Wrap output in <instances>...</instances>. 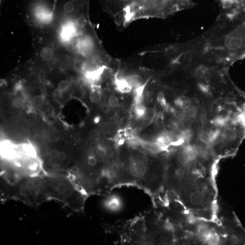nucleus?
<instances>
[{"mask_svg":"<svg viewBox=\"0 0 245 245\" xmlns=\"http://www.w3.org/2000/svg\"><path fill=\"white\" fill-rule=\"evenodd\" d=\"M59 152L56 150H52L50 153V156L52 159H56L58 158Z\"/></svg>","mask_w":245,"mask_h":245,"instance_id":"obj_33","label":"nucleus"},{"mask_svg":"<svg viewBox=\"0 0 245 245\" xmlns=\"http://www.w3.org/2000/svg\"><path fill=\"white\" fill-rule=\"evenodd\" d=\"M98 129L100 133L103 134H108L111 132V126L109 122H102L99 125Z\"/></svg>","mask_w":245,"mask_h":245,"instance_id":"obj_17","label":"nucleus"},{"mask_svg":"<svg viewBox=\"0 0 245 245\" xmlns=\"http://www.w3.org/2000/svg\"><path fill=\"white\" fill-rule=\"evenodd\" d=\"M106 156V153H105V150L101 148V147H98L97 149L96 152L95 157L97 160H102Z\"/></svg>","mask_w":245,"mask_h":245,"instance_id":"obj_24","label":"nucleus"},{"mask_svg":"<svg viewBox=\"0 0 245 245\" xmlns=\"http://www.w3.org/2000/svg\"><path fill=\"white\" fill-rule=\"evenodd\" d=\"M64 9L67 13H72L75 9V4L72 2H67L64 5Z\"/></svg>","mask_w":245,"mask_h":245,"instance_id":"obj_28","label":"nucleus"},{"mask_svg":"<svg viewBox=\"0 0 245 245\" xmlns=\"http://www.w3.org/2000/svg\"><path fill=\"white\" fill-rule=\"evenodd\" d=\"M195 152L193 150H188L184 149L181 151L177 155L178 162L183 165L188 164L192 161L194 158Z\"/></svg>","mask_w":245,"mask_h":245,"instance_id":"obj_4","label":"nucleus"},{"mask_svg":"<svg viewBox=\"0 0 245 245\" xmlns=\"http://www.w3.org/2000/svg\"><path fill=\"white\" fill-rule=\"evenodd\" d=\"M148 81L145 82L142 85L135 88L134 90L135 105L142 103L143 100V93Z\"/></svg>","mask_w":245,"mask_h":245,"instance_id":"obj_7","label":"nucleus"},{"mask_svg":"<svg viewBox=\"0 0 245 245\" xmlns=\"http://www.w3.org/2000/svg\"><path fill=\"white\" fill-rule=\"evenodd\" d=\"M156 116L155 110L151 107L146 108L143 118L147 120H151Z\"/></svg>","mask_w":245,"mask_h":245,"instance_id":"obj_14","label":"nucleus"},{"mask_svg":"<svg viewBox=\"0 0 245 245\" xmlns=\"http://www.w3.org/2000/svg\"><path fill=\"white\" fill-rule=\"evenodd\" d=\"M219 238L218 235L210 232L206 243L210 245H216L219 243Z\"/></svg>","mask_w":245,"mask_h":245,"instance_id":"obj_19","label":"nucleus"},{"mask_svg":"<svg viewBox=\"0 0 245 245\" xmlns=\"http://www.w3.org/2000/svg\"><path fill=\"white\" fill-rule=\"evenodd\" d=\"M80 171V169L77 166H74L72 167V172L74 173H78Z\"/></svg>","mask_w":245,"mask_h":245,"instance_id":"obj_39","label":"nucleus"},{"mask_svg":"<svg viewBox=\"0 0 245 245\" xmlns=\"http://www.w3.org/2000/svg\"><path fill=\"white\" fill-rule=\"evenodd\" d=\"M228 120V117L217 116L212 120V123L217 127H223L227 124Z\"/></svg>","mask_w":245,"mask_h":245,"instance_id":"obj_13","label":"nucleus"},{"mask_svg":"<svg viewBox=\"0 0 245 245\" xmlns=\"http://www.w3.org/2000/svg\"><path fill=\"white\" fill-rule=\"evenodd\" d=\"M102 109L103 112H108L109 111H110V107L108 105H103L102 107Z\"/></svg>","mask_w":245,"mask_h":245,"instance_id":"obj_41","label":"nucleus"},{"mask_svg":"<svg viewBox=\"0 0 245 245\" xmlns=\"http://www.w3.org/2000/svg\"><path fill=\"white\" fill-rule=\"evenodd\" d=\"M89 137L91 140L93 141L98 140L100 137V132L96 129L92 130L89 133Z\"/></svg>","mask_w":245,"mask_h":245,"instance_id":"obj_23","label":"nucleus"},{"mask_svg":"<svg viewBox=\"0 0 245 245\" xmlns=\"http://www.w3.org/2000/svg\"><path fill=\"white\" fill-rule=\"evenodd\" d=\"M77 22L78 25L80 27L84 28L86 26V24H87V20L84 15H81L78 18Z\"/></svg>","mask_w":245,"mask_h":245,"instance_id":"obj_29","label":"nucleus"},{"mask_svg":"<svg viewBox=\"0 0 245 245\" xmlns=\"http://www.w3.org/2000/svg\"><path fill=\"white\" fill-rule=\"evenodd\" d=\"M119 201L117 198H111L108 203V206L111 208L115 209L119 206Z\"/></svg>","mask_w":245,"mask_h":245,"instance_id":"obj_31","label":"nucleus"},{"mask_svg":"<svg viewBox=\"0 0 245 245\" xmlns=\"http://www.w3.org/2000/svg\"><path fill=\"white\" fill-rule=\"evenodd\" d=\"M18 136L22 140H27L31 136V133L27 129H21L18 133Z\"/></svg>","mask_w":245,"mask_h":245,"instance_id":"obj_22","label":"nucleus"},{"mask_svg":"<svg viewBox=\"0 0 245 245\" xmlns=\"http://www.w3.org/2000/svg\"><path fill=\"white\" fill-rule=\"evenodd\" d=\"M21 196L26 200H32L36 203L48 199L45 177H31L22 181L19 185Z\"/></svg>","mask_w":245,"mask_h":245,"instance_id":"obj_2","label":"nucleus"},{"mask_svg":"<svg viewBox=\"0 0 245 245\" xmlns=\"http://www.w3.org/2000/svg\"><path fill=\"white\" fill-rule=\"evenodd\" d=\"M165 146L160 142L157 141L156 142L152 143L149 147V150L151 153L158 154L160 153L164 150Z\"/></svg>","mask_w":245,"mask_h":245,"instance_id":"obj_11","label":"nucleus"},{"mask_svg":"<svg viewBox=\"0 0 245 245\" xmlns=\"http://www.w3.org/2000/svg\"><path fill=\"white\" fill-rule=\"evenodd\" d=\"M33 101L35 105L38 107L42 106L45 103L44 99L41 95H37L34 97Z\"/></svg>","mask_w":245,"mask_h":245,"instance_id":"obj_27","label":"nucleus"},{"mask_svg":"<svg viewBox=\"0 0 245 245\" xmlns=\"http://www.w3.org/2000/svg\"><path fill=\"white\" fill-rule=\"evenodd\" d=\"M199 138L201 142L208 145L211 144L215 140L212 133L209 132H204L201 133Z\"/></svg>","mask_w":245,"mask_h":245,"instance_id":"obj_10","label":"nucleus"},{"mask_svg":"<svg viewBox=\"0 0 245 245\" xmlns=\"http://www.w3.org/2000/svg\"><path fill=\"white\" fill-rule=\"evenodd\" d=\"M60 134L57 130H52L48 134V138L51 142H56L60 138Z\"/></svg>","mask_w":245,"mask_h":245,"instance_id":"obj_20","label":"nucleus"},{"mask_svg":"<svg viewBox=\"0 0 245 245\" xmlns=\"http://www.w3.org/2000/svg\"><path fill=\"white\" fill-rule=\"evenodd\" d=\"M205 199V195L203 192L196 190L190 194L189 201L192 205L197 206L204 203Z\"/></svg>","mask_w":245,"mask_h":245,"instance_id":"obj_6","label":"nucleus"},{"mask_svg":"<svg viewBox=\"0 0 245 245\" xmlns=\"http://www.w3.org/2000/svg\"><path fill=\"white\" fill-rule=\"evenodd\" d=\"M90 99L92 102L95 103L99 102L101 99V94L98 91H92L90 94Z\"/></svg>","mask_w":245,"mask_h":245,"instance_id":"obj_18","label":"nucleus"},{"mask_svg":"<svg viewBox=\"0 0 245 245\" xmlns=\"http://www.w3.org/2000/svg\"><path fill=\"white\" fill-rule=\"evenodd\" d=\"M85 66L86 64L82 60H77L74 64V68L75 71L80 73H81L84 71Z\"/></svg>","mask_w":245,"mask_h":245,"instance_id":"obj_21","label":"nucleus"},{"mask_svg":"<svg viewBox=\"0 0 245 245\" xmlns=\"http://www.w3.org/2000/svg\"><path fill=\"white\" fill-rule=\"evenodd\" d=\"M129 82L130 84L132 87L136 88L141 86L144 83L142 82V80L139 77L137 76H131L129 79Z\"/></svg>","mask_w":245,"mask_h":245,"instance_id":"obj_15","label":"nucleus"},{"mask_svg":"<svg viewBox=\"0 0 245 245\" xmlns=\"http://www.w3.org/2000/svg\"><path fill=\"white\" fill-rule=\"evenodd\" d=\"M69 84L68 82L66 80H62L58 84V89L62 91H64L68 89Z\"/></svg>","mask_w":245,"mask_h":245,"instance_id":"obj_32","label":"nucleus"},{"mask_svg":"<svg viewBox=\"0 0 245 245\" xmlns=\"http://www.w3.org/2000/svg\"><path fill=\"white\" fill-rule=\"evenodd\" d=\"M48 198L59 200L70 208H75L77 191L72 181L62 177H45Z\"/></svg>","mask_w":245,"mask_h":245,"instance_id":"obj_1","label":"nucleus"},{"mask_svg":"<svg viewBox=\"0 0 245 245\" xmlns=\"http://www.w3.org/2000/svg\"><path fill=\"white\" fill-rule=\"evenodd\" d=\"M115 84L118 91L122 93H129L132 89V86L128 80L117 78Z\"/></svg>","mask_w":245,"mask_h":245,"instance_id":"obj_5","label":"nucleus"},{"mask_svg":"<svg viewBox=\"0 0 245 245\" xmlns=\"http://www.w3.org/2000/svg\"><path fill=\"white\" fill-rule=\"evenodd\" d=\"M146 107L143 103L136 104L135 106V114L138 118H143Z\"/></svg>","mask_w":245,"mask_h":245,"instance_id":"obj_16","label":"nucleus"},{"mask_svg":"<svg viewBox=\"0 0 245 245\" xmlns=\"http://www.w3.org/2000/svg\"><path fill=\"white\" fill-rule=\"evenodd\" d=\"M62 92L59 89H57L54 92V95L56 97H60L62 95Z\"/></svg>","mask_w":245,"mask_h":245,"instance_id":"obj_40","label":"nucleus"},{"mask_svg":"<svg viewBox=\"0 0 245 245\" xmlns=\"http://www.w3.org/2000/svg\"><path fill=\"white\" fill-rule=\"evenodd\" d=\"M66 158V154L64 152H60L59 154L58 159L60 161H64L65 160Z\"/></svg>","mask_w":245,"mask_h":245,"instance_id":"obj_36","label":"nucleus"},{"mask_svg":"<svg viewBox=\"0 0 245 245\" xmlns=\"http://www.w3.org/2000/svg\"><path fill=\"white\" fill-rule=\"evenodd\" d=\"M191 101L189 98L186 96L179 97L175 101L176 105L180 109L184 110L186 107L191 104Z\"/></svg>","mask_w":245,"mask_h":245,"instance_id":"obj_8","label":"nucleus"},{"mask_svg":"<svg viewBox=\"0 0 245 245\" xmlns=\"http://www.w3.org/2000/svg\"><path fill=\"white\" fill-rule=\"evenodd\" d=\"M105 153H106V157L111 158L114 155V151L111 148H107V149H105Z\"/></svg>","mask_w":245,"mask_h":245,"instance_id":"obj_35","label":"nucleus"},{"mask_svg":"<svg viewBox=\"0 0 245 245\" xmlns=\"http://www.w3.org/2000/svg\"><path fill=\"white\" fill-rule=\"evenodd\" d=\"M23 149L26 154L29 155L31 156L32 157H35L36 156V153L34 148L29 144H25L23 146Z\"/></svg>","mask_w":245,"mask_h":245,"instance_id":"obj_25","label":"nucleus"},{"mask_svg":"<svg viewBox=\"0 0 245 245\" xmlns=\"http://www.w3.org/2000/svg\"><path fill=\"white\" fill-rule=\"evenodd\" d=\"M80 51H81V48H80V46L79 45H76L74 46L73 51H74L75 53H79L80 52Z\"/></svg>","mask_w":245,"mask_h":245,"instance_id":"obj_38","label":"nucleus"},{"mask_svg":"<svg viewBox=\"0 0 245 245\" xmlns=\"http://www.w3.org/2000/svg\"><path fill=\"white\" fill-rule=\"evenodd\" d=\"M97 159L95 157H90L88 159V163L91 166H94L96 164Z\"/></svg>","mask_w":245,"mask_h":245,"instance_id":"obj_34","label":"nucleus"},{"mask_svg":"<svg viewBox=\"0 0 245 245\" xmlns=\"http://www.w3.org/2000/svg\"><path fill=\"white\" fill-rule=\"evenodd\" d=\"M74 46L75 45H74L72 43H69L65 45V48L68 51H72L74 50Z\"/></svg>","mask_w":245,"mask_h":245,"instance_id":"obj_37","label":"nucleus"},{"mask_svg":"<svg viewBox=\"0 0 245 245\" xmlns=\"http://www.w3.org/2000/svg\"><path fill=\"white\" fill-rule=\"evenodd\" d=\"M12 104L15 108H20L23 105V101L21 98L17 97L13 99Z\"/></svg>","mask_w":245,"mask_h":245,"instance_id":"obj_30","label":"nucleus"},{"mask_svg":"<svg viewBox=\"0 0 245 245\" xmlns=\"http://www.w3.org/2000/svg\"><path fill=\"white\" fill-rule=\"evenodd\" d=\"M108 103L111 107L116 108L119 105V100L116 96H111L109 98Z\"/></svg>","mask_w":245,"mask_h":245,"instance_id":"obj_26","label":"nucleus"},{"mask_svg":"<svg viewBox=\"0 0 245 245\" xmlns=\"http://www.w3.org/2000/svg\"><path fill=\"white\" fill-rule=\"evenodd\" d=\"M197 112V108L193 104H190L189 106L183 110V114L185 116L189 118L194 117Z\"/></svg>","mask_w":245,"mask_h":245,"instance_id":"obj_12","label":"nucleus"},{"mask_svg":"<svg viewBox=\"0 0 245 245\" xmlns=\"http://www.w3.org/2000/svg\"><path fill=\"white\" fill-rule=\"evenodd\" d=\"M130 172L135 177L141 178L146 174L147 168L145 164L140 161L132 162L130 165Z\"/></svg>","mask_w":245,"mask_h":245,"instance_id":"obj_3","label":"nucleus"},{"mask_svg":"<svg viewBox=\"0 0 245 245\" xmlns=\"http://www.w3.org/2000/svg\"><path fill=\"white\" fill-rule=\"evenodd\" d=\"M41 58L44 60L48 61L51 60L54 57V52L51 48L48 47L43 48L40 51Z\"/></svg>","mask_w":245,"mask_h":245,"instance_id":"obj_9","label":"nucleus"}]
</instances>
